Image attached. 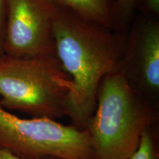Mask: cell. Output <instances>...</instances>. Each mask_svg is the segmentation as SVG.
<instances>
[{"mask_svg":"<svg viewBox=\"0 0 159 159\" xmlns=\"http://www.w3.org/2000/svg\"><path fill=\"white\" fill-rule=\"evenodd\" d=\"M6 4H7V0H0V56L3 55Z\"/></svg>","mask_w":159,"mask_h":159,"instance_id":"cell-11","label":"cell"},{"mask_svg":"<svg viewBox=\"0 0 159 159\" xmlns=\"http://www.w3.org/2000/svg\"><path fill=\"white\" fill-rule=\"evenodd\" d=\"M137 11H140L143 16L158 19L159 0H139Z\"/></svg>","mask_w":159,"mask_h":159,"instance_id":"cell-10","label":"cell"},{"mask_svg":"<svg viewBox=\"0 0 159 159\" xmlns=\"http://www.w3.org/2000/svg\"><path fill=\"white\" fill-rule=\"evenodd\" d=\"M71 80L55 56H0V105L34 117L66 115Z\"/></svg>","mask_w":159,"mask_h":159,"instance_id":"cell-3","label":"cell"},{"mask_svg":"<svg viewBox=\"0 0 159 159\" xmlns=\"http://www.w3.org/2000/svg\"><path fill=\"white\" fill-rule=\"evenodd\" d=\"M0 148L24 159H97L87 130L49 117L20 118L1 105Z\"/></svg>","mask_w":159,"mask_h":159,"instance_id":"cell-4","label":"cell"},{"mask_svg":"<svg viewBox=\"0 0 159 159\" xmlns=\"http://www.w3.org/2000/svg\"><path fill=\"white\" fill-rule=\"evenodd\" d=\"M119 69L99 84L94 111L87 123L97 159H127L138 148L151 116Z\"/></svg>","mask_w":159,"mask_h":159,"instance_id":"cell-2","label":"cell"},{"mask_svg":"<svg viewBox=\"0 0 159 159\" xmlns=\"http://www.w3.org/2000/svg\"><path fill=\"white\" fill-rule=\"evenodd\" d=\"M139 0H111L113 29L126 34L137 11Z\"/></svg>","mask_w":159,"mask_h":159,"instance_id":"cell-8","label":"cell"},{"mask_svg":"<svg viewBox=\"0 0 159 159\" xmlns=\"http://www.w3.org/2000/svg\"><path fill=\"white\" fill-rule=\"evenodd\" d=\"M0 159H24L22 158H20L19 156L13 154L11 151L8 150H6L5 148H0ZM44 159H57L55 158H48Z\"/></svg>","mask_w":159,"mask_h":159,"instance_id":"cell-12","label":"cell"},{"mask_svg":"<svg viewBox=\"0 0 159 159\" xmlns=\"http://www.w3.org/2000/svg\"><path fill=\"white\" fill-rule=\"evenodd\" d=\"M126 34L55 5V54L71 80L66 115L77 126L86 125L94 113L102 80L119 69Z\"/></svg>","mask_w":159,"mask_h":159,"instance_id":"cell-1","label":"cell"},{"mask_svg":"<svg viewBox=\"0 0 159 159\" xmlns=\"http://www.w3.org/2000/svg\"><path fill=\"white\" fill-rule=\"evenodd\" d=\"M127 159H158L153 139L148 130L142 134L138 148Z\"/></svg>","mask_w":159,"mask_h":159,"instance_id":"cell-9","label":"cell"},{"mask_svg":"<svg viewBox=\"0 0 159 159\" xmlns=\"http://www.w3.org/2000/svg\"><path fill=\"white\" fill-rule=\"evenodd\" d=\"M119 70L128 81L134 78L148 93L159 90V21L142 16L133 21L128 33Z\"/></svg>","mask_w":159,"mask_h":159,"instance_id":"cell-6","label":"cell"},{"mask_svg":"<svg viewBox=\"0 0 159 159\" xmlns=\"http://www.w3.org/2000/svg\"><path fill=\"white\" fill-rule=\"evenodd\" d=\"M52 0H7L3 55L55 56Z\"/></svg>","mask_w":159,"mask_h":159,"instance_id":"cell-5","label":"cell"},{"mask_svg":"<svg viewBox=\"0 0 159 159\" xmlns=\"http://www.w3.org/2000/svg\"><path fill=\"white\" fill-rule=\"evenodd\" d=\"M58 7L83 19L113 29L111 0H52Z\"/></svg>","mask_w":159,"mask_h":159,"instance_id":"cell-7","label":"cell"}]
</instances>
